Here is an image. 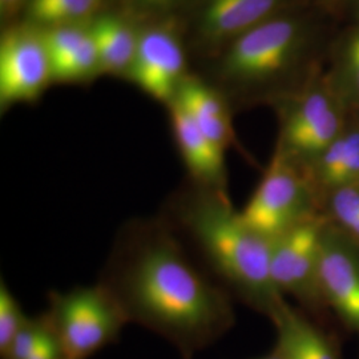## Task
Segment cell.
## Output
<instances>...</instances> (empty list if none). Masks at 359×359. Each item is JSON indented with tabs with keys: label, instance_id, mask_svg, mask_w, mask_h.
Wrapping results in <instances>:
<instances>
[{
	"label": "cell",
	"instance_id": "cell-1",
	"mask_svg": "<svg viewBox=\"0 0 359 359\" xmlns=\"http://www.w3.org/2000/svg\"><path fill=\"white\" fill-rule=\"evenodd\" d=\"M99 283L128 322L164 338L182 359L217 342L236 321L231 295L197 266L161 215L118 229Z\"/></svg>",
	"mask_w": 359,
	"mask_h": 359
},
{
	"label": "cell",
	"instance_id": "cell-2",
	"mask_svg": "<svg viewBox=\"0 0 359 359\" xmlns=\"http://www.w3.org/2000/svg\"><path fill=\"white\" fill-rule=\"evenodd\" d=\"M341 11L310 0L278 13L218 52L217 88L231 103L278 105L326 71Z\"/></svg>",
	"mask_w": 359,
	"mask_h": 359
},
{
	"label": "cell",
	"instance_id": "cell-3",
	"mask_svg": "<svg viewBox=\"0 0 359 359\" xmlns=\"http://www.w3.org/2000/svg\"><path fill=\"white\" fill-rule=\"evenodd\" d=\"M161 216L231 298L268 318L285 301L270 276V241L245 224L229 193L188 180L168 197Z\"/></svg>",
	"mask_w": 359,
	"mask_h": 359
},
{
	"label": "cell",
	"instance_id": "cell-4",
	"mask_svg": "<svg viewBox=\"0 0 359 359\" xmlns=\"http://www.w3.org/2000/svg\"><path fill=\"white\" fill-rule=\"evenodd\" d=\"M277 108L281 126L276 149L302 170L337 139L350 114L334 88L327 68Z\"/></svg>",
	"mask_w": 359,
	"mask_h": 359
},
{
	"label": "cell",
	"instance_id": "cell-5",
	"mask_svg": "<svg viewBox=\"0 0 359 359\" xmlns=\"http://www.w3.org/2000/svg\"><path fill=\"white\" fill-rule=\"evenodd\" d=\"M44 316L68 359H88L115 344L129 323L115 298L99 283L67 293L51 292Z\"/></svg>",
	"mask_w": 359,
	"mask_h": 359
},
{
	"label": "cell",
	"instance_id": "cell-6",
	"mask_svg": "<svg viewBox=\"0 0 359 359\" xmlns=\"http://www.w3.org/2000/svg\"><path fill=\"white\" fill-rule=\"evenodd\" d=\"M320 212L305 172L276 149L256 191L240 213L248 226L273 241Z\"/></svg>",
	"mask_w": 359,
	"mask_h": 359
},
{
	"label": "cell",
	"instance_id": "cell-7",
	"mask_svg": "<svg viewBox=\"0 0 359 359\" xmlns=\"http://www.w3.org/2000/svg\"><path fill=\"white\" fill-rule=\"evenodd\" d=\"M326 225L327 218L320 212L270 241V276L276 289L314 313L326 308L320 289L322 238Z\"/></svg>",
	"mask_w": 359,
	"mask_h": 359
},
{
	"label": "cell",
	"instance_id": "cell-8",
	"mask_svg": "<svg viewBox=\"0 0 359 359\" xmlns=\"http://www.w3.org/2000/svg\"><path fill=\"white\" fill-rule=\"evenodd\" d=\"M52 81L50 53L44 34L31 27H15L0 41V107L35 103Z\"/></svg>",
	"mask_w": 359,
	"mask_h": 359
},
{
	"label": "cell",
	"instance_id": "cell-9",
	"mask_svg": "<svg viewBox=\"0 0 359 359\" xmlns=\"http://www.w3.org/2000/svg\"><path fill=\"white\" fill-rule=\"evenodd\" d=\"M306 1L310 0H196L191 19L194 43L216 56L245 32Z\"/></svg>",
	"mask_w": 359,
	"mask_h": 359
},
{
	"label": "cell",
	"instance_id": "cell-10",
	"mask_svg": "<svg viewBox=\"0 0 359 359\" xmlns=\"http://www.w3.org/2000/svg\"><path fill=\"white\" fill-rule=\"evenodd\" d=\"M185 50L176 27L154 25L140 31L130 80L154 100L172 103L185 75Z\"/></svg>",
	"mask_w": 359,
	"mask_h": 359
},
{
	"label": "cell",
	"instance_id": "cell-11",
	"mask_svg": "<svg viewBox=\"0 0 359 359\" xmlns=\"http://www.w3.org/2000/svg\"><path fill=\"white\" fill-rule=\"evenodd\" d=\"M320 289L325 306L359 337V244L329 219L322 238Z\"/></svg>",
	"mask_w": 359,
	"mask_h": 359
},
{
	"label": "cell",
	"instance_id": "cell-12",
	"mask_svg": "<svg viewBox=\"0 0 359 359\" xmlns=\"http://www.w3.org/2000/svg\"><path fill=\"white\" fill-rule=\"evenodd\" d=\"M172 132L189 181L218 192L228 191L225 149L212 142L177 104L168 105Z\"/></svg>",
	"mask_w": 359,
	"mask_h": 359
},
{
	"label": "cell",
	"instance_id": "cell-13",
	"mask_svg": "<svg viewBox=\"0 0 359 359\" xmlns=\"http://www.w3.org/2000/svg\"><path fill=\"white\" fill-rule=\"evenodd\" d=\"M304 172L320 209L329 193L359 184V111H350L337 139Z\"/></svg>",
	"mask_w": 359,
	"mask_h": 359
},
{
	"label": "cell",
	"instance_id": "cell-14",
	"mask_svg": "<svg viewBox=\"0 0 359 359\" xmlns=\"http://www.w3.org/2000/svg\"><path fill=\"white\" fill-rule=\"evenodd\" d=\"M172 103L192 118L206 136L225 151L236 142L231 126V105L228 99L212 84L201 79L187 76Z\"/></svg>",
	"mask_w": 359,
	"mask_h": 359
},
{
	"label": "cell",
	"instance_id": "cell-15",
	"mask_svg": "<svg viewBox=\"0 0 359 359\" xmlns=\"http://www.w3.org/2000/svg\"><path fill=\"white\" fill-rule=\"evenodd\" d=\"M277 342L286 359H341L333 341L308 316L286 299L269 317Z\"/></svg>",
	"mask_w": 359,
	"mask_h": 359
},
{
	"label": "cell",
	"instance_id": "cell-16",
	"mask_svg": "<svg viewBox=\"0 0 359 359\" xmlns=\"http://www.w3.org/2000/svg\"><path fill=\"white\" fill-rule=\"evenodd\" d=\"M88 27L96 44L100 71L128 74L140 32H136L127 20L117 15H102Z\"/></svg>",
	"mask_w": 359,
	"mask_h": 359
},
{
	"label": "cell",
	"instance_id": "cell-17",
	"mask_svg": "<svg viewBox=\"0 0 359 359\" xmlns=\"http://www.w3.org/2000/svg\"><path fill=\"white\" fill-rule=\"evenodd\" d=\"M327 72L350 111H359V22L341 29L334 43Z\"/></svg>",
	"mask_w": 359,
	"mask_h": 359
},
{
	"label": "cell",
	"instance_id": "cell-18",
	"mask_svg": "<svg viewBox=\"0 0 359 359\" xmlns=\"http://www.w3.org/2000/svg\"><path fill=\"white\" fill-rule=\"evenodd\" d=\"M99 0H31L28 13L40 26L76 25L97 8Z\"/></svg>",
	"mask_w": 359,
	"mask_h": 359
},
{
	"label": "cell",
	"instance_id": "cell-19",
	"mask_svg": "<svg viewBox=\"0 0 359 359\" xmlns=\"http://www.w3.org/2000/svg\"><path fill=\"white\" fill-rule=\"evenodd\" d=\"M321 212L337 229L359 244V184L329 193L322 200Z\"/></svg>",
	"mask_w": 359,
	"mask_h": 359
},
{
	"label": "cell",
	"instance_id": "cell-20",
	"mask_svg": "<svg viewBox=\"0 0 359 359\" xmlns=\"http://www.w3.org/2000/svg\"><path fill=\"white\" fill-rule=\"evenodd\" d=\"M27 317L19 301L8 289L4 280L0 281V354H3L16 334L26 325Z\"/></svg>",
	"mask_w": 359,
	"mask_h": 359
},
{
	"label": "cell",
	"instance_id": "cell-21",
	"mask_svg": "<svg viewBox=\"0 0 359 359\" xmlns=\"http://www.w3.org/2000/svg\"><path fill=\"white\" fill-rule=\"evenodd\" d=\"M48 330V322L43 314L35 318H28L26 325L16 334L7 350L0 354L1 359H27L38 347L44 334Z\"/></svg>",
	"mask_w": 359,
	"mask_h": 359
},
{
	"label": "cell",
	"instance_id": "cell-22",
	"mask_svg": "<svg viewBox=\"0 0 359 359\" xmlns=\"http://www.w3.org/2000/svg\"><path fill=\"white\" fill-rule=\"evenodd\" d=\"M27 359H65L62 346L57 342L55 334L52 333L50 325H48L47 333L44 334V337L40 341L38 347L34 350V353Z\"/></svg>",
	"mask_w": 359,
	"mask_h": 359
},
{
	"label": "cell",
	"instance_id": "cell-23",
	"mask_svg": "<svg viewBox=\"0 0 359 359\" xmlns=\"http://www.w3.org/2000/svg\"><path fill=\"white\" fill-rule=\"evenodd\" d=\"M177 0H128L129 6L133 7L136 13L142 15H156L164 13L176 4Z\"/></svg>",
	"mask_w": 359,
	"mask_h": 359
},
{
	"label": "cell",
	"instance_id": "cell-24",
	"mask_svg": "<svg viewBox=\"0 0 359 359\" xmlns=\"http://www.w3.org/2000/svg\"><path fill=\"white\" fill-rule=\"evenodd\" d=\"M347 6L353 13V20H358L359 22V0H346L344 10H346Z\"/></svg>",
	"mask_w": 359,
	"mask_h": 359
},
{
	"label": "cell",
	"instance_id": "cell-25",
	"mask_svg": "<svg viewBox=\"0 0 359 359\" xmlns=\"http://www.w3.org/2000/svg\"><path fill=\"white\" fill-rule=\"evenodd\" d=\"M316 1L322 3V4H326V6H330V7H334V8H339V10H344L345 3H346V0H316Z\"/></svg>",
	"mask_w": 359,
	"mask_h": 359
},
{
	"label": "cell",
	"instance_id": "cell-26",
	"mask_svg": "<svg viewBox=\"0 0 359 359\" xmlns=\"http://www.w3.org/2000/svg\"><path fill=\"white\" fill-rule=\"evenodd\" d=\"M255 359H286L283 357V354L274 347L271 351H270L269 354H266V355H264V357H259V358Z\"/></svg>",
	"mask_w": 359,
	"mask_h": 359
},
{
	"label": "cell",
	"instance_id": "cell-27",
	"mask_svg": "<svg viewBox=\"0 0 359 359\" xmlns=\"http://www.w3.org/2000/svg\"><path fill=\"white\" fill-rule=\"evenodd\" d=\"M0 1H1V7L3 8H8L11 6H15L19 0H0Z\"/></svg>",
	"mask_w": 359,
	"mask_h": 359
},
{
	"label": "cell",
	"instance_id": "cell-28",
	"mask_svg": "<svg viewBox=\"0 0 359 359\" xmlns=\"http://www.w3.org/2000/svg\"><path fill=\"white\" fill-rule=\"evenodd\" d=\"M65 359H68V358H65Z\"/></svg>",
	"mask_w": 359,
	"mask_h": 359
}]
</instances>
